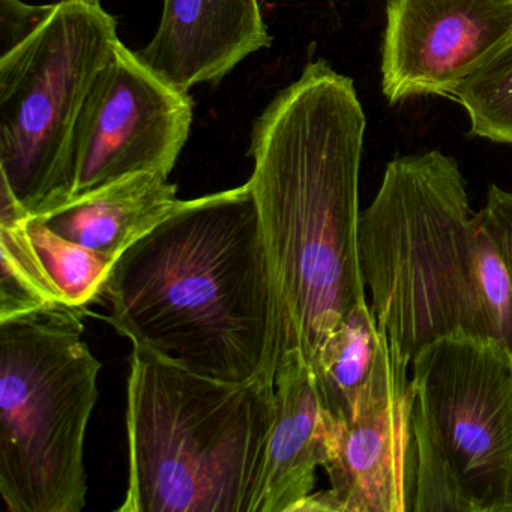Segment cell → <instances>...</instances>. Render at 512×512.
<instances>
[{"instance_id": "obj_12", "label": "cell", "mask_w": 512, "mask_h": 512, "mask_svg": "<svg viewBox=\"0 0 512 512\" xmlns=\"http://www.w3.org/2000/svg\"><path fill=\"white\" fill-rule=\"evenodd\" d=\"M275 403L253 512H298L314 493L317 469L328 458V416L313 370L298 350L280 356Z\"/></svg>"}, {"instance_id": "obj_18", "label": "cell", "mask_w": 512, "mask_h": 512, "mask_svg": "<svg viewBox=\"0 0 512 512\" xmlns=\"http://www.w3.org/2000/svg\"><path fill=\"white\" fill-rule=\"evenodd\" d=\"M470 133L512 146V38L455 92Z\"/></svg>"}, {"instance_id": "obj_17", "label": "cell", "mask_w": 512, "mask_h": 512, "mask_svg": "<svg viewBox=\"0 0 512 512\" xmlns=\"http://www.w3.org/2000/svg\"><path fill=\"white\" fill-rule=\"evenodd\" d=\"M26 230L62 302L86 311L91 302L103 295L116 260L58 235L34 215L26 220Z\"/></svg>"}, {"instance_id": "obj_9", "label": "cell", "mask_w": 512, "mask_h": 512, "mask_svg": "<svg viewBox=\"0 0 512 512\" xmlns=\"http://www.w3.org/2000/svg\"><path fill=\"white\" fill-rule=\"evenodd\" d=\"M410 359L391 340L383 344L352 415L328 416L323 469L334 512H409L412 449Z\"/></svg>"}, {"instance_id": "obj_7", "label": "cell", "mask_w": 512, "mask_h": 512, "mask_svg": "<svg viewBox=\"0 0 512 512\" xmlns=\"http://www.w3.org/2000/svg\"><path fill=\"white\" fill-rule=\"evenodd\" d=\"M119 40L100 0H61L28 40L0 55V173L29 214L65 199L77 119Z\"/></svg>"}, {"instance_id": "obj_14", "label": "cell", "mask_w": 512, "mask_h": 512, "mask_svg": "<svg viewBox=\"0 0 512 512\" xmlns=\"http://www.w3.org/2000/svg\"><path fill=\"white\" fill-rule=\"evenodd\" d=\"M472 337L512 353V188L491 184L473 214Z\"/></svg>"}, {"instance_id": "obj_2", "label": "cell", "mask_w": 512, "mask_h": 512, "mask_svg": "<svg viewBox=\"0 0 512 512\" xmlns=\"http://www.w3.org/2000/svg\"><path fill=\"white\" fill-rule=\"evenodd\" d=\"M103 295L136 349L212 379L275 380L280 320L248 182L182 200L116 260Z\"/></svg>"}, {"instance_id": "obj_11", "label": "cell", "mask_w": 512, "mask_h": 512, "mask_svg": "<svg viewBox=\"0 0 512 512\" xmlns=\"http://www.w3.org/2000/svg\"><path fill=\"white\" fill-rule=\"evenodd\" d=\"M272 37L259 0H164L160 28L137 52L181 91L220 82Z\"/></svg>"}, {"instance_id": "obj_3", "label": "cell", "mask_w": 512, "mask_h": 512, "mask_svg": "<svg viewBox=\"0 0 512 512\" xmlns=\"http://www.w3.org/2000/svg\"><path fill=\"white\" fill-rule=\"evenodd\" d=\"M275 380L212 379L134 347L119 512H253Z\"/></svg>"}, {"instance_id": "obj_15", "label": "cell", "mask_w": 512, "mask_h": 512, "mask_svg": "<svg viewBox=\"0 0 512 512\" xmlns=\"http://www.w3.org/2000/svg\"><path fill=\"white\" fill-rule=\"evenodd\" d=\"M388 338L368 301L356 305L326 337L310 367L329 416L344 421L352 415Z\"/></svg>"}, {"instance_id": "obj_13", "label": "cell", "mask_w": 512, "mask_h": 512, "mask_svg": "<svg viewBox=\"0 0 512 512\" xmlns=\"http://www.w3.org/2000/svg\"><path fill=\"white\" fill-rule=\"evenodd\" d=\"M176 193L169 178L134 173L34 217L58 235L118 260L181 205Z\"/></svg>"}, {"instance_id": "obj_6", "label": "cell", "mask_w": 512, "mask_h": 512, "mask_svg": "<svg viewBox=\"0 0 512 512\" xmlns=\"http://www.w3.org/2000/svg\"><path fill=\"white\" fill-rule=\"evenodd\" d=\"M410 365L409 512H512V353L455 334Z\"/></svg>"}, {"instance_id": "obj_4", "label": "cell", "mask_w": 512, "mask_h": 512, "mask_svg": "<svg viewBox=\"0 0 512 512\" xmlns=\"http://www.w3.org/2000/svg\"><path fill=\"white\" fill-rule=\"evenodd\" d=\"M473 214L460 166L434 149L389 161L359 215L371 308L410 362L439 338L472 335Z\"/></svg>"}, {"instance_id": "obj_10", "label": "cell", "mask_w": 512, "mask_h": 512, "mask_svg": "<svg viewBox=\"0 0 512 512\" xmlns=\"http://www.w3.org/2000/svg\"><path fill=\"white\" fill-rule=\"evenodd\" d=\"M512 38V0H388L382 89L389 103L457 89Z\"/></svg>"}, {"instance_id": "obj_1", "label": "cell", "mask_w": 512, "mask_h": 512, "mask_svg": "<svg viewBox=\"0 0 512 512\" xmlns=\"http://www.w3.org/2000/svg\"><path fill=\"white\" fill-rule=\"evenodd\" d=\"M367 118L350 77L310 62L259 116L253 175L280 320V356L317 350L367 302L358 253ZM280 361V359H278Z\"/></svg>"}, {"instance_id": "obj_19", "label": "cell", "mask_w": 512, "mask_h": 512, "mask_svg": "<svg viewBox=\"0 0 512 512\" xmlns=\"http://www.w3.org/2000/svg\"><path fill=\"white\" fill-rule=\"evenodd\" d=\"M55 10V4L31 5L23 0H0V55L28 40Z\"/></svg>"}, {"instance_id": "obj_5", "label": "cell", "mask_w": 512, "mask_h": 512, "mask_svg": "<svg viewBox=\"0 0 512 512\" xmlns=\"http://www.w3.org/2000/svg\"><path fill=\"white\" fill-rule=\"evenodd\" d=\"M68 305L0 320V494L11 512H82L101 362Z\"/></svg>"}, {"instance_id": "obj_16", "label": "cell", "mask_w": 512, "mask_h": 512, "mask_svg": "<svg viewBox=\"0 0 512 512\" xmlns=\"http://www.w3.org/2000/svg\"><path fill=\"white\" fill-rule=\"evenodd\" d=\"M29 212L0 185V320L65 305L47 277L26 230Z\"/></svg>"}, {"instance_id": "obj_8", "label": "cell", "mask_w": 512, "mask_h": 512, "mask_svg": "<svg viewBox=\"0 0 512 512\" xmlns=\"http://www.w3.org/2000/svg\"><path fill=\"white\" fill-rule=\"evenodd\" d=\"M193 109L188 92L119 40L77 119L62 202L134 173L169 178L190 136Z\"/></svg>"}]
</instances>
